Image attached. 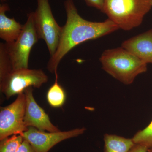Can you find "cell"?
Masks as SVG:
<instances>
[{"label": "cell", "mask_w": 152, "mask_h": 152, "mask_svg": "<svg viewBox=\"0 0 152 152\" xmlns=\"http://www.w3.org/2000/svg\"><path fill=\"white\" fill-rule=\"evenodd\" d=\"M89 7H93L103 12L104 0H85Z\"/></svg>", "instance_id": "e0dca14e"}, {"label": "cell", "mask_w": 152, "mask_h": 152, "mask_svg": "<svg viewBox=\"0 0 152 152\" xmlns=\"http://www.w3.org/2000/svg\"><path fill=\"white\" fill-rule=\"evenodd\" d=\"M148 148L144 146L135 144L129 152H148Z\"/></svg>", "instance_id": "d6986e66"}, {"label": "cell", "mask_w": 152, "mask_h": 152, "mask_svg": "<svg viewBox=\"0 0 152 152\" xmlns=\"http://www.w3.org/2000/svg\"><path fill=\"white\" fill-rule=\"evenodd\" d=\"M23 140L21 135L15 134L0 140V152H16Z\"/></svg>", "instance_id": "2e32d148"}, {"label": "cell", "mask_w": 152, "mask_h": 152, "mask_svg": "<svg viewBox=\"0 0 152 152\" xmlns=\"http://www.w3.org/2000/svg\"><path fill=\"white\" fill-rule=\"evenodd\" d=\"M16 152H35L34 149L28 141L24 139Z\"/></svg>", "instance_id": "ac0fdd59"}, {"label": "cell", "mask_w": 152, "mask_h": 152, "mask_svg": "<svg viewBox=\"0 0 152 152\" xmlns=\"http://www.w3.org/2000/svg\"><path fill=\"white\" fill-rule=\"evenodd\" d=\"M132 139L135 144L152 149V120L146 127L137 132Z\"/></svg>", "instance_id": "5bb4252c"}, {"label": "cell", "mask_w": 152, "mask_h": 152, "mask_svg": "<svg viewBox=\"0 0 152 152\" xmlns=\"http://www.w3.org/2000/svg\"><path fill=\"white\" fill-rule=\"evenodd\" d=\"M148 152H152V149H149Z\"/></svg>", "instance_id": "44dd1931"}, {"label": "cell", "mask_w": 152, "mask_h": 152, "mask_svg": "<svg viewBox=\"0 0 152 152\" xmlns=\"http://www.w3.org/2000/svg\"><path fill=\"white\" fill-rule=\"evenodd\" d=\"M56 80L54 83L48 91L47 94V100L49 104L53 108H60L62 107L65 102V92L61 86L58 83V75L55 74Z\"/></svg>", "instance_id": "4fadbf2b"}, {"label": "cell", "mask_w": 152, "mask_h": 152, "mask_svg": "<svg viewBox=\"0 0 152 152\" xmlns=\"http://www.w3.org/2000/svg\"><path fill=\"white\" fill-rule=\"evenodd\" d=\"M26 97L18 95L12 103L0 109V140L15 134L22 135L28 128L24 122Z\"/></svg>", "instance_id": "52a82bcc"}, {"label": "cell", "mask_w": 152, "mask_h": 152, "mask_svg": "<svg viewBox=\"0 0 152 152\" xmlns=\"http://www.w3.org/2000/svg\"><path fill=\"white\" fill-rule=\"evenodd\" d=\"M152 7L149 0H104L103 13L119 29L130 31L141 24Z\"/></svg>", "instance_id": "3957f363"}, {"label": "cell", "mask_w": 152, "mask_h": 152, "mask_svg": "<svg viewBox=\"0 0 152 152\" xmlns=\"http://www.w3.org/2000/svg\"><path fill=\"white\" fill-rule=\"evenodd\" d=\"M37 8L34 15V23L38 37L46 44L51 56L58 48L62 31L53 15L49 0H37Z\"/></svg>", "instance_id": "277c9868"}, {"label": "cell", "mask_w": 152, "mask_h": 152, "mask_svg": "<svg viewBox=\"0 0 152 152\" xmlns=\"http://www.w3.org/2000/svg\"><path fill=\"white\" fill-rule=\"evenodd\" d=\"M1 1H5V0H1Z\"/></svg>", "instance_id": "7402d4cb"}, {"label": "cell", "mask_w": 152, "mask_h": 152, "mask_svg": "<svg viewBox=\"0 0 152 152\" xmlns=\"http://www.w3.org/2000/svg\"><path fill=\"white\" fill-rule=\"evenodd\" d=\"M24 93L26 97L24 122L26 126L46 132L61 131L51 122L48 115L36 102L33 95V87L26 89Z\"/></svg>", "instance_id": "9c48e42d"}, {"label": "cell", "mask_w": 152, "mask_h": 152, "mask_svg": "<svg viewBox=\"0 0 152 152\" xmlns=\"http://www.w3.org/2000/svg\"><path fill=\"white\" fill-rule=\"evenodd\" d=\"M8 5L4 4L0 6V38L7 43L15 42L19 37L23 25L13 18L7 16L6 12L10 10Z\"/></svg>", "instance_id": "8fae6325"}, {"label": "cell", "mask_w": 152, "mask_h": 152, "mask_svg": "<svg viewBox=\"0 0 152 152\" xmlns=\"http://www.w3.org/2000/svg\"><path fill=\"white\" fill-rule=\"evenodd\" d=\"M99 60L104 71L126 85L147 70L146 63L122 47L105 50Z\"/></svg>", "instance_id": "7a4b0ae2"}, {"label": "cell", "mask_w": 152, "mask_h": 152, "mask_svg": "<svg viewBox=\"0 0 152 152\" xmlns=\"http://www.w3.org/2000/svg\"><path fill=\"white\" fill-rule=\"evenodd\" d=\"M104 152H129L135 145L132 139L106 134L104 136Z\"/></svg>", "instance_id": "7c38bea8"}, {"label": "cell", "mask_w": 152, "mask_h": 152, "mask_svg": "<svg viewBox=\"0 0 152 152\" xmlns=\"http://www.w3.org/2000/svg\"><path fill=\"white\" fill-rule=\"evenodd\" d=\"M149 1L150 4H151V5L152 7V0H149Z\"/></svg>", "instance_id": "ffe728a7"}, {"label": "cell", "mask_w": 152, "mask_h": 152, "mask_svg": "<svg viewBox=\"0 0 152 152\" xmlns=\"http://www.w3.org/2000/svg\"><path fill=\"white\" fill-rule=\"evenodd\" d=\"M48 80V76L41 69L14 70L0 81V90L9 99L30 87L40 88Z\"/></svg>", "instance_id": "8992f818"}, {"label": "cell", "mask_w": 152, "mask_h": 152, "mask_svg": "<svg viewBox=\"0 0 152 152\" xmlns=\"http://www.w3.org/2000/svg\"><path fill=\"white\" fill-rule=\"evenodd\" d=\"M86 130V128L83 127L66 131L48 132L29 127L21 136L29 142L35 152H48L57 144L81 135Z\"/></svg>", "instance_id": "ba28073f"}, {"label": "cell", "mask_w": 152, "mask_h": 152, "mask_svg": "<svg viewBox=\"0 0 152 152\" xmlns=\"http://www.w3.org/2000/svg\"><path fill=\"white\" fill-rule=\"evenodd\" d=\"M121 47L147 64H152V29L124 41Z\"/></svg>", "instance_id": "30bf717a"}, {"label": "cell", "mask_w": 152, "mask_h": 152, "mask_svg": "<svg viewBox=\"0 0 152 152\" xmlns=\"http://www.w3.org/2000/svg\"><path fill=\"white\" fill-rule=\"evenodd\" d=\"M13 70L10 58L5 43L0 44V81Z\"/></svg>", "instance_id": "9a60e30c"}, {"label": "cell", "mask_w": 152, "mask_h": 152, "mask_svg": "<svg viewBox=\"0 0 152 152\" xmlns=\"http://www.w3.org/2000/svg\"><path fill=\"white\" fill-rule=\"evenodd\" d=\"M39 39L35 27L33 12L30 13L18 39L13 42L5 43L10 58L13 70L28 68L30 53Z\"/></svg>", "instance_id": "5b68a950"}, {"label": "cell", "mask_w": 152, "mask_h": 152, "mask_svg": "<svg viewBox=\"0 0 152 152\" xmlns=\"http://www.w3.org/2000/svg\"><path fill=\"white\" fill-rule=\"evenodd\" d=\"M64 4L66 21L62 27L58 48L47 64V69L51 73H57L60 62L75 47L86 41L96 39L111 34L119 29L109 19L104 22H94L83 18L79 15L73 0H66Z\"/></svg>", "instance_id": "6da1fadb"}]
</instances>
